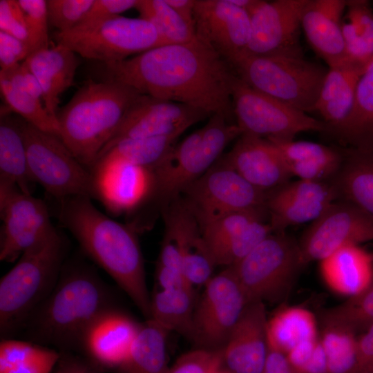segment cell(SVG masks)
Here are the masks:
<instances>
[{"label": "cell", "mask_w": 373, "mask_h": 373, "mask_svg": "<svg viewBox=\"0 0 373 373\" xmlns=\"http://www.w3.org/2000/svg\"><path fill=\"white\" fill-rule=\"evenodd\" d=\"M102 80L133 88L142 95L234 117L231 64L198 38L160 46L124 60L103 64Z\"/></svg>", "instance_id": "6da1fadb"}, {"label": "cell", "mask_w": 373, "mask_h": 373, "mask_svg": "<svg viewBox=\"0 0 373 373\" xmlns=\"http://www.w3.org/2000/svg\"><path fill=\"white\" fill-rule=\"evenodd\" d=\"M90 198L74 195L57 202V218L83 251L128 296L147 319L151 296L136 230L97 209Z\"/></svg>", "instance_id": "7a4b0ae2"}, {"label": "cell", "mask_w": 373, "mask_h": 373, "mask_svg": "<svg viewBox=\"0 0 373 373\" xmlns=\"http://www.w3.org/2000/svg\"><path fill=\"white\" fill-rule=\"evenodd\" d=\"M113 298L94 268L79 261H66L55 287L21 331L29 341L79 354L90 326L115 307Z\"/></svg>", "instance_id": "3957f363"}, {"label": "cell", "mask_w": 373, "mask_h": 373, "mask_svg": "<svg viewBox=\"0 0 373 373\" xmlns=\"http://www.w3.org/2000/svg\"><path fill=\"white\" fill-rule=\"evenodd\" d=\"M141 95L115 82H87L57 113L59 138L92 172L127 110Z\"/></svg>", "instance_id": "277c9868"}, {"label": "cell", "mask_w": 373, "mask_h": 373, "mask_svg": "<svg viewBox=\"0 0 373 373\" xmlns=\"http://www.w3.org/2000/svg\"><path fill=\"white\" fill-rule=\"evenodd\" d=\"M68 250L56 228L26 250L0 280V333L12 338L57 284Z\"/></svg>", "instance_id": "5b68a950"}, {"label": "cell", "mask_w": 373, "mask_h": 373, "mask_svg": "<svg viewBox=\"0 0 373 373\" xmlns=\"http://www.w3.org/2000/svg\"><path fill=\"white\" fill-rule=\"evenodd\" d=\"M230 64L253 89L305 113L314 111L327 72L304 57L244 55Z\"/></svg>", "instance_id": "8992f818"}, {"label": "cell", "mask_w": 373, "mask_h": 373, "mask_svg": "<svg viewBox=\"0 0 373 373\" xmlns=\"http://www.w3.org/2000/svg\"><path fill=\"white\" fill-rule=\"evenodd\" d=\"M54 39L56 44L102 64L120 61L160 46L159 34L150 22L122 15L56 31Z\"/></svg>", "instance_id": "52a82bcc"}, {"label": "cell", "mask_w": 373, "mask_h": 373, "mask_svg": "<svg viewBox=\"0 0 373 373\" xmlns=\"http://www.w3.org/2000/svg\"><path fill=\"white\" fill-rule=\"evenodd\" d=\"M29 173L55 201L74 195L96 198L93 173L82 165L61 139L21 118Z\"/></svg>", "instance_id": "ba28073f"}, {"label": "cell", "mask_w": 373, "mask_h": 373, "mask_svg": "<svg viewBox=\"0 0 373 373\" xmlns=\"http://www.w3.org/2000/svg\"><path fill=\"white\" fill-rule=\"evenodd\" d=\"M304 266L298 242L279 232L231 267L249 303H265L286 297Z\"/></svg>", "instance_id": "9c48e42d"}, {"label": "cell", "mask_w": 373, "mask_h": 373, "mask_svg": "<svg viewBox=\"0 0 373 373\" xmlns=\"http://www.w3.org/2000/svg\"><path fill=\"white\" fill-rule=\"evenodd\" d=\"M267 193L251 184L222 158L189 184L180 197L202 229L235 212L267 213Z\"/></svg>", "instance_id": "30bf717a"}, {"label": "cell", "mask_w": 373, "mask_h": 373, "mask_svg": "<svg viewBox=\"0 0 373 373\" xmlns=\"http://www.w3.org/2000/svg\"><path fill=\"white\" fill-rule=\"evenodd\" d=\"M236 124L242 134L262 138L292 140L305 131L323 133L326 124L248 86L236 75L231 85Z\"/></svg>", "instance_id": "8fae6325"}, {"label": "cell", "mask_w": 373, "mask_h": 373, "mask_svg": "<svg viewBox=\"0 0 373 373\" xmlns=\"http://www.w3.org/2000/svg\"><path fill=\"white\" fill-rule=\"evenodd\" d=\"M248 303L232 268L226 267L204 285L195 306L191 338L202 348L222 349Z\"/></svg>", "instance_id": "7c38bea8"}, {"label": "cell", "mask_w": 373, "mask_h": 373, "mask_svg": "<svg viewBox=\"0 0 373 373\" xmlns=\"http://www.w3.org/2000/svg\"><path fill=\"white\" fill-rule=\"evenodd\" d=\"M223 150L219 140L202 134V128L194 131L177 144L151 171L153 189L146 201L153 198L164 209L207 171Z\"/></svg>", "instance_id": "4fadbf2b"}, {"label": "cell", "mask_w": 373, "mask_h": 373, "mask_svg": "<svg viewBox=\"0 0 373 373\" xmlns=\"http://www.w3.org/2000/svg\"><path fill=\"white\" fill-rule=\"evenodd\" d=\"M0 260L13 262L55 227L44 201L0 184Z\"/></svg>", "instance_id": "5bb4252c"}, {"label": "cell", "mask_w": 373, "mask_h": 373, "mask_svg": "<svg viewBox=\"0 0 373 373\" xmlns=\"http://www.w3.org/2000/svg\"><path fill=\"white\" fill-rule=\"evenodd\" d=\"M371 240L373 219L354 204L336 200L312 222L298 245L305 265L344 247Z\"/></svg>", "instance_id": "9a60e30c"}, {"label": "cell", "mask_w": 373, "mask_h": 373, "mask_svg": "<svg viewBox=\"0 0 373 373\" xmlns=\"http://www.w3.org/2000/svg\"><path fill=\"white\" fill-rule=\"evenodd\" d=\"M307 0H260L249 12L251 38L245 55L304 57L300 18Z\"/></svg>", "instance_id": "2e32d148"}, {"label": "cell", "mask_w": 373, "mask_h": 373, "mask_svg": "<svg viewBox=\"0 0 373 373\" xmlns=\"http://www.w3.org/2000/svg\"><path fill=\"white\" fill-rule=\"evenodd\" d=\"M209 115L204 111L184 104L141 95L128 108L101 153L126 138L179 137L191 126Z\"/></svg>", "instance_id": "e0dca14e"}, {"label": "cell", "mask_w": 373, "mask_h": 373, "mask_svg": "<svg viewBox=\"0 0 373 373\" xmlns=\"http://www.w3.org/2000/svg\"><path fill=\"white\" fill-rule=\"evenodd\" d=\"M194 26L197 38L229 64L246 54L251 38L250 16L229 0H196Z\"/></svg>", "instance_id": "ac0fdd59"}, {"label": "cell", "mask_w": 373, "mask_h": 373, "mask_svg": "<svg viewBox=\"0 0 373 373\" xmlns=\"http://www.w3.org/2000/svg\"><path fill=\"white\" fill-rule=\"evenodd\" d=\"M337 195L329 182L299 180L268 191L265 207L273 231L317 219L335 201Z\"/></svg>", "instance_id": "d6986e66"}, {"label": "cell", "mask_w": 373, "mask_h": 373, "mask_svg": "<svg viewBox=\"0 0 373 373\" xmlns=\"http://www.w3.org/2000/svg\"><path fill=\"white\" fill-rule=\"evenodd\" d=\"M92 173L97 199L114 213L136 210L152 191L151 171L124 160H99Z\"/></svg>", "instance_id": "ffe728a7"}, {"label": "cell", "mask_w": 373, "mask_h": 373, "mask_svg": "<svg viewBox=\"0 0 373 373\" xmlns=\"http://www.w3.org/2000/svg\"><path fill=\"white\" fill-rule=\"evenodd\" d=\"M140 325L116 307L110 309L88 329L79 354L103 373L116 372L126 360Z\"/></svg>", "instance_id": "44dd1931"}, {"label": "cell", "mask_w": 373, "mask_h": 373, "mask_svg": "<svg viewBox=\"0 0 373 373\" xmlns=\"http://www.w3.org/2000/svg\"><path fill=\"white\" fill-rule=\"evenodd\" d=\"M267 321L264 303L247 304L222 348L231 373H262L269 352Z\"/></svg>", "instance_id": "7402d4cb"}, {"label": "cell", "mask_w": 373, "mask_h": 373, "mask_svg": "<svg viewBox=\"0 0 373 373\" xmlns=\"http://www.w3.org/2000/svg\"><path fill=\"white\" fill-rule=\"evenodd\" d=\"M223 160L251 184L265 192L289 182L291 174L269 140L242 134Z\"/></svg>", "instance_id": "603a6c76"}, {"label": "cell", "mask_w": 373, "mask_h": 373, "mask_svg": "<svg viewBox=\"0 0 373 373\" xmlns=\"http://www.w3.org/2000/svg\"><path fill=\"white\" fill-rule=\"evenodd\" d=\"M346 0H307L300 26L308 44L328 67L347 61L342 33Z\"/></svg>", "instance_id": "cb8c5ba5"}, {"label": "cell", "mask_w": 373, "mask_h": 373, "mask_svg": "<svg viewBox=\"0 0 373 373\" xmlns=\"http://www.w3.org/2000/svg\"><path fill=\"white\" fill-rule=\"evenodd\" d=\"M163 209L174 224L182 253V272L193 286L204 285L216 266L196 218L180 196Z\"/></svg>", "instance_id": "d4e9b609"}, {"label": "cell", "mask_w": 373, "mask_h": 373, "mask_svg": "<svg viewBox=\"0 0 373 373\" xmlns=\"http://www.w3.org/2000/svg\"><path fill=\"white\" fill-rule=\"evenodd\" d=\"M23 63L40 85L46 109L57 120L61 96L73 84L80 64L78 55L62 45L56 44L32 52Z\"/></svg>", "instance_id": "484cf974"}, {"label": "cell", "mask_w": 373, "mask_h": 373, "mask_svg": "<svg viewBox=\"0 0 373 373\" xmlns=\"http://www.w3.org/2000/svg\"><path fill=\"white\" fill-rule=\"evenodd\" d=\"M365 69L348 61L328 67L314 107L326 124L324 132L338 127L350 115L358 81Z\"/></svg>", "instance_id": "4316f807"}, {"label": "cell", "mask_w": 373, "mask_h": 373, "mask_svg": "<svg viewBox=\"0 0 373 373\" xmlns=\"http://www.w3.org/2000/svg\"><path fill=\"white\" fill-rule=\"evenodd\" d=\"M320 272L334 292L356 296L373 282V254L359 245L344 247L320 261Z\"/></svg>", "instance_id": "83f0119b"}, {"label": "cell", "mask_w": 373, "mask_h": 373, "mask_svg": "<svg viewBox=\"0 0 373 373\" xmlns=\"http://www.w3.org/2000/svg\"><path fill=\"white\" fill-rule=\"evenodd\" d=\"M267 140L278 148L291 175L300 180L329 182L343 161L341 149L310 141Z\"/></svg>", "instance_id": "f1b7e54d"}, {"label": "cell", "mask_w": 373, "mask_h": 373, "mask_svg": "<svg viewBox=\"0 0 373 373\" xmlns=\"http://www.w3.org/2000/svg\"><path fill=\"white\" fill-rule=\"evenodd\" d=\"M341 149V165L329 181L337 200L354 204L373 219V151Z\"/></svg>", "instance_id": "f546056e"}, {"label": "cell", "mask_w": 373, "mask_h": 373, "mask_svg": "<svg viewBox=\"0 0 373 373\" xmlns=\"http://www.w3.org/2000/svg\"><path fill=\"white\" fill-rule=\"evenodd\" d=\"M323 133L346 147L373 151V61L358 81L348 117L338 127Z\"/></svg>", "instance_id": "4dcf8cb0"}, {"label": "cell", "mask_w": 373, "mask_h": 373, "mask_svg": "<svg viewBox=\"0 0 373 373\" xmlns=\"http://www.w3.org/2000/svg\"><path fill=\"white\" fill-rule=\"evenodd\" d=\"M12 113L6 106L1 108L0 184L17 185L22 192L31 194L30 186L33 182L28 169L21 117Z\"/></svg>", "instance_id": "1f68e13d"}, {"label": "cell", "mask_w": 373, "mask_h": 373, "mask_svg": "<svg viewBox=\"0 0 373 373\" xmlns=\"http://www.w3.org/2000/svg\"><path fill=\"white\" fill-rule=\"evenodd\" d=\"M268 347L287 355L319 337L314 315L300 307H285L267 321Z\"/></svg>", "instance_id": "d6a6232c"}, {"label": "cell", "mask_w": 373, "mask_h": 373, "mask_svg": "<svg viewBox=\"0 0 373 373\" xmlns=\"http://www.w3.org/2000/svg\"><path fill=\"white\" fill-rule=\"evenodd\" d=\"M169 332L151 319L141 323L131 350L116 373H166Z\"/></svg>", "instance_id": "836d02e7"}, {"label": "cell", "mask_w": 373, "mask_h": 373, "mask_svg": "<svg viewBox=\"0 0 373 373\" xmlns=\"http://www.w3.org/2000/svg\"><path fill=\"white\" fill-rule=\"evenodd\" d=\"M342 33L347 61L367 68L373 61V11L369 1L346 0Z\"/></svg>", "instance_id": "e575fe53"}, {"label": "cell", "mask_w": 373, "mask_h": 373, "mask_svg": "<svg viewBox=\"0 0 373 373\" xmlns=\"http://www.w3.org/2000/svg\"><path fill=\"white\" fill-rule=\"evenodd\" d=\"M195 306L191 285L158 289L151 296L149 319L168 332L191 337Z\"/></svg>", "instance_id": "d590c367"}, {"label": "cell", "mask_w": 373, "mask_h": 373, "mask_svg": "<svg viewBox=\"0 0 373 373\" xmlns=\"http://www.w3.org/2000/svg\"><path fill=\"white\" fill-rule=\"evenodd\" d=\"M60 352L31 341L2 338L0 343V373H50Z\"/></svg>", "instance_id": "8d00e7d4"}, {"label": "cell", "mask_w": 373, "mask_h": 373, "mask_svg": "<svg viewBox=\"0 0 373 373\" xmlns=\"http://www.w3.org/2000/svg\"><path fill=\"white\" fill-rule=\"evenodd\" d=\"M178 138L157 136L123 139L103 151L97 162L117 159L152 171L173 150Z\"/></svg>", "instance_id": "74e56055"}, {"label": "cell", "mask_w": 373, "mask_h": 373, "mask_svg": "<svg viewBox=\"0 0 373 373\" xmlns=\"http://www.w3.org/2000/svg\"><path fill=\"white\" fill-rule=\"evenodd\" d=\"M140 17L157 30L160 46L182 44L197 39L193 24L186 21L165 0H137Z\"/></svg>", "instance_id": "f35d334b"}, {"label": "cell", "mask_w": 373, "mask_h": 373, "mask_svg": "<svg viewBox=\"0 0 373 373\" xmlns=\"http://www.w3.org/2000/svg\"><path fill=\"white\" fill-rule=\"evenodd\" d=\"M0 90L5 106L37 128L59 137L58 122L48 113L43 101L14 85L0 73Z\"/></svg>", "instance_id": "ab89813d"}, {"label": "cell", "mask_w": 373, "mask_h": 373, "mask_svg": "<svg viewBox=\"0 0 373 373\" xmlns=\"http://www.w3.org/2000/svg\"><path fill=\"white\" fill-rule=\"evenodd\" d=\"M323 324L319 338L327 373H355L358 335L338 325Z\"/></svg>", "instance_id": "60d3db41"}, {"label": "cell", "mask_w": 373, "mask_h": 373, "mask_svg": "<svg viewBox=\"0 0 373 373\" xmlns=\"http://www.w3.org/2000/svg\"><path fill=\"white\" fill-rule=\"evenodd\" d=\"M323 323L338 325L356 335L373 325V282L360 294L343 303L326 310Z\"/></svg>", "instance_id": "b9f144b4"}, {"label": "cell", "mask_w": 373, "mask_h": 373, "mask_svg": "<svg viewBox=\"0 0 373 373\" xmlns=\"http://www.w3.org/2000/svg\"><path fill=\"white\" fill-rule=\"evenodd\" d=\"M269 222L258 220L227 240L209 247L216 265L234 266L273 232Z\"/></svg>", "instance_id": "7bdbcfd3"}, {"label": "cell", "mask_w": 373, "mask_h": 373, "mask_svg": "<svg viewBox=\"0 0 373 373\" xmlns=\"http://www.w3.org/2000/svg\"><path fill=\"white\" fill-rule=\"evenodd\" d=\"M266 213L239 211L227 214L202 228L205 241L210 247L238 234L251 222L263 220Z\"/></svg>", "instance_id": "ee69618b"}, {"label": "cell", "mask_w": 373, "mask_h": 373, "mask_svg": "<svg viewBox=\"0 0 373 373\" xmlns=\"http://www.w3.org/2000/svg\"><path fill=\"white\" fill-rule=\"evenodd\" d=\"M25 16L31 54L49 46L48 15L45 0H17Z\"/></svg>", "instance_id": "f6af8a7d"}, {"label": "cell", "mask_w": 373, "mask_h": 373, "mask_svg": "<svg viewBox=\"0 0 373 373\" xmlns=\"http://www.w3.org/2000/svg\"><path fill=\"white\" fill-rule=\"evenodd\" d=\"M94 0H47L49 25L57 32L70 30L81 23Z\"/></svg>", "instance_id": "bcb514c9"}, {"label": "cell", "mask_w": 373, "mask_h": 373, "mask_svg": "<svg viewBox=\"0 0 373 373\" xmlns=\"http://www.w3.org/2000/svg\"><path fill=\"white\" fill-rule=\"evenodd\" d=\"M222 364V349L200 347L181 356L166 373H214Z\"/></svg>", "instance_id": "7dc6e473"}, {"label": "cell", "mask_w": 373, "mask_h": 373, "mask_svg": "<svg viewBox=\"0 0 373 373\" xmlns=\"http://www.w3.org/2000/svg\"><path fill=\"white\" fill-rule=\"evenodd\" d=\"M0 31L23 41L30 46L25 16L17 0L0 1Z\"/></svg>", "instance_id": "c3c4849f"}, {"label": "cell", "mask_w": 373, "mask_h": 373, "mask_svg": "<svg viewBox=\"0 0 373 373\" xmlns=\"http://www.w3.org/2000/svg\"><path fill=\"white\" fill-rule=\"evenodd\" d=\"M31 54L30 46L23 41L0 31L1 70L10 69L23 62Z\"/></svg>", "instance_id": "681fc988"}, {"label": "cell", "mask_w": 373, "mask_h": 373, "mask_svg": "<svg viewBox=\"0 0 373 373\" xmlns=\"http://www.w3.org/2000/svg\"><path fill=\"white\" fill-rule=\"evenodd\" d=\"M137 3V0H94L79 24L94 23L120 15L135 8Z\"/></svg>", "instance_id": "f907efd6"}, {"label": "cell", "mask_w": 373, "mask_h": 373, "mask_svg": "<svg viewBox=\"0 0 373 373\" xmlns=\"http://www.w3.org/2000/svg\"><path fill=\"white\" fill-rule=\"evenodd\" d=\"M59 352L55 373H103L82 354L70 352Z\"/></svg>", "instance_id": "816d5d0a"}, {"label": "cell", "mask_w": 373, "mask_h": 373, "mask_svg": "<svg viewBox=\"0 0 373 373\" xmlns=\"http://www.w3.org/2000/svg\"><path fill=\"white\" fill-rule=\"evenodd\" d=\"M355 373H373V325L358 336Z\"/></svg>", "instance_id": "f5cc1de1"}, {"label": "cell", "mask_w": 373, "mask_h": 373, "mask_svg": "<svg viewBox=\"0 0 373 373\" xmlns=\"http://www.w3.org/2000/svg\"><path fill=\"white\" fill-rule=\"evenodd\" d=\"M155 279L159 289L191 285L181 271L158 264L156 266Z\"/></svg>", "instance_id": "db71d44e"}, {"label": "cell", "mask_w": 373, "mask_h": 373, "mask_svg": "<svg viewBox=\"0 0 373 373\" xmlns=\"http://www.w3.org/2000/svg\"><path fill=\"white\" fill-rule=\"evenodd\" d=\"M262 373H299L290 363L286 356L277 350L269 348L267 361Z\"/></svg>", "instance_id": "11a10c76"}, {"label": "cell", "mask_w": 373, "mask_h": 373, "mask_svg": "<svg viewBox=\"0 0 373 373\" xmlns=\"http://www.w3.org/2000/svg\"><path fill=\"white\" fill-rule=\"evenodd\" d=\"M165 1L186 21L194 25V8L196 0H165Z\"/></svg>", "instance_id": "9f6ffc18"}, {"label": "cell", "mask_w": 373, "mask_h": 373, "mask_svg": "<svg viewBox=\"0 0 373 373\" xmlns=\"http://www.w3.org/2000/svg\"><path fill=\"white\" fill-rule=\"evenodd\" d=\"M260 0H229L234 6L249 12Z\"/></svg>", "instance_id": "6f0895ef"}, {"label": "cell", "mask_w": 373, "mask_h": 373, "mask_svg": "<svg viewBox=\"0 0 373 373\" xmlns=\"http://www.w3.org/2000/svg\"><path fill=\"white\" fill-rule=\"evenodd\" d=\"M214 373H231L229 371H223L221 369L217 370L216 372H215Z\"/></svg>", "instance_id": "680465c9"}]
</instances>
